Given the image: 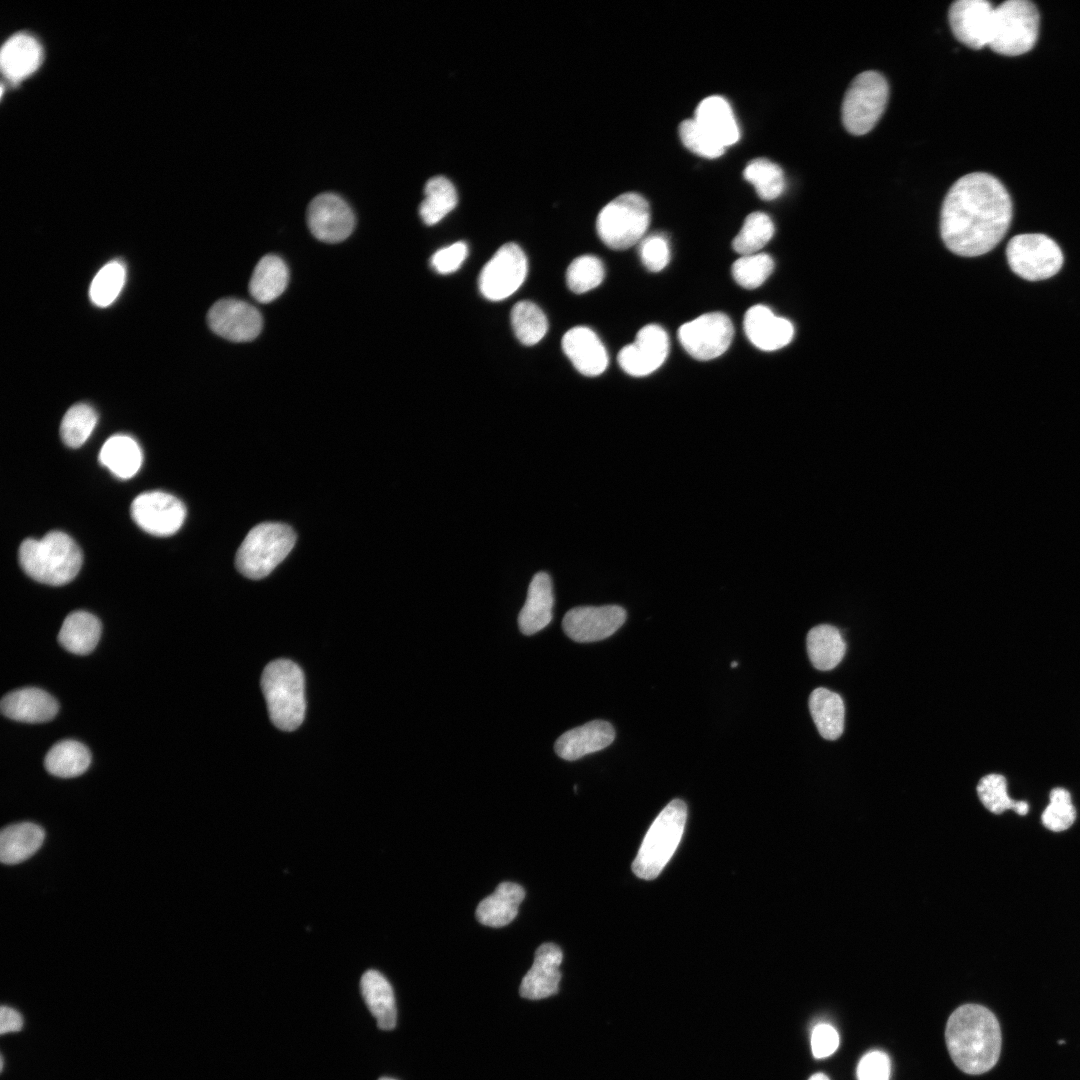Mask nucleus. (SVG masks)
I'll list each match as a JSON object with an SVG mask.
<instances>
[{
	"instance_id": "nucleus-1",
	"label": "nucleus",
	"mask_w": 1080,
	"mask_h": 1080,
	"mask_svg": "<svg viewBox=\"0 0 1080 1080\" xmlns=\"http://www.w3.org/2000/svg\"><path fill=\"white\" fill-rule=\"evenodd\" d=\"M1013 215L1004 185L986 172L959 178L948 190L940 212V234L946 247L959 256L990 252L1007 233Z\"/></svg>"
},
{
	"instance_id": "nucleus-2",
	"label": "nucleus",
	"mask_w": 1080,
	"mask_h": 1080,
	"mask_svg": "<svg viewBox=\"0 0 1080 1080\" xmlns=\"http://www.w3.org/2000/svg\"><path fill=\"white\" fill-rule=\"evenodd\" d=\"M945 1038L953 1062L967 1074H983L999 1059L1000 1025L996 1016L982 1005L958 1007L947 1021Z\"/></svg>"
},
{
	"instance_id": "nucleus-3",
	"label": "nucleus",
	"mask_w": 1080,
	"mask_h": 1080,
	"mask_svg": "<svg viewBox=\"0 0 1080 1080\" xmlns=\"http://www.w3.org/2000/svg\"><path fill=\"white\" fill-rule=\"evenodd\" d=\"M23 571L37 582L60 586L72 581L82 565V552L66 533L51 531L41 539L24 540L18 552Z\"/></svg>"
},
{
	"instance_id": "nucleus-4",
	"label": "nucleus",
	"mask_w": 1080,
	"mask_h": 1080,
	"mask_svg": "<svg viewBox=\"0 0 1080 1080\" xmlns=\"http://www.w3.org/2000/svg\"><path fill=\"white\" fill-rule=\"evenodd\" d=\"M305 683L301 668L287 659L270 662L261 676V689L271 722L280 730L293 731L305 716Z\"/></svg>"
},
{
	"instance_id": "nucleus-5",
	"label": "nucleus",
	"mask_w": 1080,
	"mask_h": 1080,
	"mask_svg": "<svg viewBox=\"0 0 1080 1080\" xmlns=\"http://www.w3.org/2000/svg\"><path fill=\"white\" fill-rule=\"evenodd\" d=\"M687 818L686 804L674 799L659 813L633 861L635 875L645 880L656 878L677 849Z\"/></svg>"
},
{
	"instance_id": "nucleus-6",
	"label": "nucleus",
	"mask_w": 1080,
	"mask_h": 1080,
	"mask_svg": "<svg viewBox=\"0 0 1080 1080\" xmlns=\"http://www.w3.org/2000/svg\"><path fill=\"white\" fill-rule=\"evenodd\" d=\"M296 534L287 524L264 522L253 527L237 550L235 564L245 577L269 575L294 547Z\"/></svg>"
},
{
	"instance_id": "nucleus-7",
	"label": "nucleus",
	"mask_w": 1080,
	"mask_h": 1080,
	"mask_svg": "<svg viewBox=\"0 0 1080 1080\" xmlns=\"http://www.w3.org/2000/svg\"><path fill=\"white\" fill-rule=\"evenodd\" d=\"M650 223L646 199L633 192L619 195L605 205L597 216L596 230L611 249L624 250L640 242Z\"/></svg>"
},
{
	"instance_id": "nucleus-8",
	"label": "nucleus",
	"mask_w": 1080,
	"mask_h": 1080,
	"mask_svg": "<svg viewBox=\"0 0 1080 1080\" xmlns=\"http://www.w3.org/2000/svg\"><path fill=\"white\" fill-rule=\"evenodd\" d=\"M1040 16L1028 0H1008L994 10L989 47L996 53L1018 56L1030 51L1038 38Z\"/></svg>"
},
{
	"instance_id": "nucleus-9",
	"label": "nucleus",
	"mask_w": 1080,
	"mask_h": 1080,
	"mask_svg": "<svg viewBox=\"0 0 1080 1080\" xmlns=\"http://www.w3.org/2000/svg\"><path fill=\"white\" fill-rule=\"evenodd\" d=\"M889 98L886 78L877 71H864L850 83L843 98L841 117L853 135L871 131L885 111Z\"/></svg>"
},
{
	"instance_id": "nucleus-10",
	"label": "nucleus",
	"mask_w": 1080,
	"mask_h": 1080,
	"mask_svg": "<svg viewBox=\"0 0 1080 1080\" xmlns=\"http://www.w3.org/2000/svg\"><path fill=\"white\" fill-rule=\"evenodd\" d=\"M1006 257L1011 270L1029 281L1051 278L1059 272L1064 261L1059 245L1040 233L1012 237L1007 244Z\"/></svg>"
},
{
	"instance_id": "nucleus-11",
	"label": "nucleus",
	"mask_w": 1080,
	"mask_h": 1080,
	"mask_svg": "<svg viewBox=\"0 0 1080 1080\" xmlns=\"http://www.w3.org/2000/svg\"><path fill=\"white\" fill-rule=\"evenodd\" d=\"M527 258L515 243L502 245L482 268L479 290L491 301L508 298L524 282L527 275Z\"/></svg>"
},
{
	"instance_id": "nucleus-12",
	"label": "nucleus",
	"mask_w": 1080,
	"mask_h": 1080,
	"mask_svg": "<svg viewBox=\"0 0 1080 1080\" xmlns=\"http://www.w3.org/2000/svg\"><path fill=\"white\" fill-rule=\"evenodd\" d=\"M733 335L731 320L721 312L703 314L678 330L682 347L697 360H711L722 355L729 348Z\"/></svg>"
},
{
	"instance_id": "nucleus-13",
	"label": "nucleus",
	"mask_w": 1080,
	"mask_h": 1080,
	"mask_svg": "<svg viewBox=\"0 0 1080 1080\" xmlns=\"http://www.w3.org/2000/svg\"><path fill=\"white\" fill-rule=\"evenodd\" d=\"M133 521L145 532L155 536L176 533L186 517L185 505L175 496L162 491L138 495L131 503Z\"/></svg>"
},
{
	"instance_id": "nucleus-14",
	"label": "nucleus",
	"mask_w": 1080,
	"mask_h": 1080,
	"mask_svg": "<svg viewBox=\"0 0 1080 1080\" xmlns=\"http://www.w3.org/2000/svg\"><path fill=\"white\" fill-rule=\"evenodd\" d=\"M625 620L626 611L618 605L579 606L565 614L562 628L573 641L589 643L613 635Z\"/></svg>"
},
{
	"instance_id": "nucleus-15",
	"label": "nucleus",
	"mask_w": 1080,
	"mask_h": 1080,
	"mask_svg": "<svg viewBox=\"0 0 1080 1080\" xmlns=\"http://www.w3.org/2000/svg\"><path fill=\"white\" fill-rule=\"evenodd\" d=\"M668 352L666 331L657 324H649L638 331L633 343L620 350L618 363L627 374L642 377L657 370L666 360Z\"/></svg>"
},
{
	"instance_id": "nucleus-16",
	"label": "nucleus",
	"mask_w": 1080,
	"mask_h": 1080,
	"mask_svg": "<svg viewBox=\"0 0 1080 1080\" xmlns=\"http://www.w3.org/2000/svg\"><path fill=\"white\" fill-rule=\"evenodd\" d=\"M307 223L311 233L319 240L337 243L345 240L353 231L355 217L350 206L336 194L316 196L307 209Z\"/></svg>"
},
{
	"instance_id": "nucleus-17",
	"label": "nucleus",
	"mask_w": 1080,
	"mask_h": 1080,
	"mask_svg": "<svg viewBox=\"0 0 1080 1080\" xmlns=\"http://www.w3.org/2000/svg\"><path fill=\"white\" fill-rule=\"evenodd\" d=\"M207 322L214 333L234 342L251 341L262 329L259 311L249 303L233 298L214 303Z\"/></svg>"
},
{
	"instance_id": "nucleus-18",
	"label": "nucleus",
	"mask_w": 1080,
	"mask_h": 1080,
	"mask_svg": "<svg viewBox=\"0 0 1080 1080\" xmlns=\"http://www.w3.org/2000/svg\"><path fill=\"white\" fill-rule=\"evenodd\" d=\"M995 7L986 0H958L951 4L948 20L954 36L972 49L990 43Z\"/></svg>"
},
{
	"instance_id": "nucleus-19",
	"label": "nucleus",
	"mask_w": 1080,
	"mask_h": 1080,
	"mask_svg": "<svg viewBox=\"0 0 1080 1080\" xmlns=\"http://www.w3.org/2000/svg\"><path fill=\"white\" fill-rule=\"evenodd\" d=\"M563 953L556 944L544 943L535 952L533 964L523 977L519 992L523 998L539 1000L556 994L561 980Z\"/></svg>"
},
{
	"instance_id": "nucleus-20",
	"label": "nucleus",
	"mask_w": 1080,
	"mask_h": 1080,
	"mask_svg": "<svg viewBox=\"0 0 1080 1080\" xmlns=\"http://www.w3.org/2000/svg\"><path fill=\"white\" fill-rule=\"evenodd\" d=\"M744 331L750 342L764 351H774L788 345L794 335L792 323L776 316L770 308L755 305L744 316Z\"/></svg>"
},
{
	"instance_id": "nucleus-21",
	"label": "nucleus",
	"mask_w": 1080,
	"mask_h": 1080,
	"mask_svg": "<svg viewBox=\"0 0 1080 1080\" xmlns=\"http://www.w3.org/2000/svg\"><path fill=\"white\" fill-rule=\"evenodd\" d=\"M562 349L573 366L585 376L602 374L608 365L607 351L588 327L577 326L568 330L562 338Z\"/></svg>"
},
{
	"instance_id": "nucleus-22",
	"label": "nucleus",
	"mask_w": 1080,
	"mask_h": 1080,
	"mask_svg": "<svg viewBox=\"0 0 1080 1080\" xmlns=\"http://www.w3.org/2000/svg\"><path fill=\"white\" fill-rule=\"evenodd\" d=\"M615 739L613 726L604 720H593L563 733L555 742L556 754L574 761L608 747Z\"/></svg>"
},
{
	"instance_id": "nucleus-23",
	"label": "nucleus",
	"mask_w": 1080,
	"mask_h": 1080,
	"mask_svg": "<svg viewBox=\"0 0 1080 1080\" xmlns=\"http://www.w3.org/2000/svg\"><path fill=\"white\" fill-rule=\"evenodd\" d=\"M1 712L7 718L24 723H43L52 720L59 709L58 703L46 691L26 687L6 694L0 703Z\"/></svg>"
},
{
	"instance_id": "nucleus-24",
	"label": "nucleus",
	"mask_w": 1080,
	"mask_h": 1080,
	"mask_svg": "<svg viewBox=\"0 0 1080 1080\" xmlns=\"http://www.w3.org/2000/svg\"><path fill=\"white\" fill-rule=\"evenodd\" d=\"M554 605L553 586L548 573H536L528 587L526 601L518 615L519 630L533 635L544 629L552 620Z\"/></svg>"
},
{
	"instance_id": "nucleus-25",
	"label": "nucleus",
	"mask_w": 1080,
	"mask_h": 1080,
	"mask_svg": "<svg viewBox=\"0 0 1080 1080\" xmlns=\"http://www.w3.org/2000/svg\"><path fill=\"white\" fill-rule=\"evenodd\" d=\"M42 48L30 34L17 33L2 46L1 68L11 81H20L32 74L40 65Z\"/></svg>"
},
{
	"instance_id": "nucleus-26",
	"label": "nucleus",
	"mask_w": 1080,
	"mask_h": 1080,
	"mask_svg": "<svg viewBox=\"0 0 1080 1080\" xmlns=\"http://www.w3.org/2000/svg\"><path fill=\"white\" fill-rule=\"evenodd\" d=\"M525 897V890L514 882H502L476 908L477 920L489 927H503L512 922Z\"/></svg>"
},
{
	"instance_id": "nucleus-27",
	"label": "nucleus",
	"mask_w": 1080,
	"mask_h": 1080,
	"mask_svg": "<svg viewBox=\"0 0 1080 1080\" xmlns=\"http://www.w3.org/2000/svg\"><path fill=\"white\" fill-rule=\"evenodd\" d=\"M695 121L725 148L740 137L739 127L729 103L721 96H709L696 108Z\"/></svg>"
},
{
	"instance_id": "nucleus-28",
	"label": "nucleus",
	"mask_w": 1080,
	"mask_h": 1080,
	"mask_svg": "<svg viewBox=\"0 0 1080 1080\" xmlns=\"http://www.w3.org/2000/svg\"><path fill=\"white\" fill-rule=\"evenodd\" d=\"M364 1001L382 1030L396 1026L397 1009L393 989L389 981L378 971H366L360 982Z\"/></svg>"
},
{
	"instance_id": "nucleus-29",
	"label": "nucleus",
	"mask_w": 1080,
	"mask_h": 1080,
	"mask_svg": "<svg viewBox=\"0 0 1080 1080\" xmlns=\"http://www.w3.org/2000/svg\"><path fill=\"white\" fill-rule=\"evenodd\" d=\"M45 838L44 830L32 822L6 826L0 834V859L4 864H18L35 854Z\"/></svg>"
},
{
	"instance_id": "nucleus-30",
	"label": "nucleus",
	"mask_w": 1080,
	"mask_h": 1080,
	"mask_svg": "<svg viewBox=\"0 0 1080 1080\" xmlns=\"http://www.w3.org/2000/svg\"><path fill=\"white\" fill-rule=\"evenodd\" d=\"M101 635V623L86 611L70 613L60 628L58 641L67 651L85 655L96 647Z\"/></svg>"
},
{
	"instance_id": "nucleus-31",
	"label": "nucleus",
	"mask_w": 1080,
	"mask_h": 1080,
	"mask_svg": "<svg viewBox=\"0 0 1080 1080\" xmlns=\"http://www.w3.org/2000/svg\"><path fill=\"white\" fill-rule=\"evenodd\" d=\"M142 451L135 439L125 434L111 436L103 444L100 463L120 479L133 477L141 467Z\"/></svg>"
},
{
	"instance_id": "nucleus-32",
	"label": "nucleus",
	"mask_w": 1080,
	"mask_h": 1080,
	"mask_svg": "<svg viewBox=\"0 0 1080 1080\" xmlns=\"http://www.w3.org/2000/svg\"><path fill=\"white\" fill-rule=\"evenodd\" d=\"M809 709L820 735L827 740L839 738L844 728V703L840 695L826 688H816L809 698Z\"/></svg>"
},
{
	"instance_id": "nucleus-33",
	"label": "nucleus",
	"mask_w": 1080,
	"mask_h": 1080,
	"mask_svg": "<svg viewBox=\"0 0 1080 1080\" xmlns=\"http://www.w3.org/2000/svg\"><path fill=\"white\" fill-rule=\"evenodd\" d=\"M289 273L285 262L276 255H266L256 264L249 283L252 297L269 303L285 290Z\"/></svg>"
},
{
	"instance_id": "nucleus-34",
	"label": "nucleus",
	"mask_w": 1080,
	"mask_h": 1080,
	"mask_svg": "<svg viewBox=\"0 0 1080 1080\" xmlns=\"http://www.w3.org/2000/svg\"><path fill=\"white\" fill-rule=\"evenodd\" d=\"M845 651V641L836 627L822 624L808 632L807 652L816 669L822 671L833 669L840 663Z\"/></svg>"
},
{
	"instance_id": "nucleus-35",
	"label": "nucleus",
	"mask_w": 1080,
	"mask_h": 1080,
	"mask_svg": "<svg viewBox=\"0 0 1080 1080\" xmlns=\"http://www.w3.org/2000/svg\"><path fill=\"white\" fill-rule=\"evenodd\" d=\"M91 763L90 751L75 740L54 744L44 759L46 770L57 777L71 778L83 774Z\"/></svg>"
},
{
	"instance_id": "nucleus-36",
	"label": "nucleus",
	"mask_w": 1080,
	"mask_h": 1080,
	"mask_svg": "<svg viewBox=\"0 0 1080 1080\" xmlns=\"http://www.w3.org/2000/svg\"><path fill=\"white\" fill-rule=\"evenodd\" d=\"M424 192L425 198L419 206V214L427 225L438 223L457 205L456 189L444 176L429 179Z\"/></svg>"
},
{
	"instance_id": "nucleus-37",
	"label": "nucleus",
	"mask_w": 1080,
	"mask_h": 1080,
	"mask_svg": "<svg viewBox=\"0 0 1080 1080\" xmlns=\"http://www.w3.org/2000/svg\"><path fill=\"white\" fill-rule=\"evenodd\" d=\"M511 324L517 339L528 346L537 344L548 330L544 312L531 301H520L514 305Z\"/></svg>"
},
{
	"instance_id": "nucleus-38",
	"label": "nucleus",
	"mask_w": 1080,
	"mask_h": 1080,
	"mask_svg": "<svg viewBox=\"0 0 1080 1080\" xmlns=\"http://www.w3.org/2000/svg\"><path fill=\"white\" fill-rule=\"evenodd\" d=\"M774 230V224L767 214L753 212L746 217L742 228L733 239L732 247L742 256L756 254L770 241Z\"/></svg>"
},
{
	"instance_id": "nucleus-39",
	"label": "nucleus",
	"mask_w": 1080,
	"mask_h": 1080,
	"mask_svg": "<svg viewBox=\"0 0 1080 1080\" xmlns=\"http://www.w3.org/2000/svg\"><path fill=\"white\" fill-rule=\"evenodd\" d=\"M744 178L750 182L763 200H773L784 190V173L779 165L766 158L750 161L744 169Z\"/></svg>"
},
{
	"instance_id": "nucleus-40",
	"label": "nucleus",
	"mask_w": 1080,
	"mask_h": 1080,
	"mask_svg": "<svg viewBox=\"0 0 1080 1080\" xmlns=\"http://www.w3.org/2000/svg\"><path fill=\"white\" fill-rule=\"evenodd\" d=\"M977 793L982 804L994 814H1001L1005 810L1012 809L1024 816L1029 811L1026 801H1015L1008 796L1007 781L1000 774H989L981 778Z\"/></svg>"
},
{
	"instance_id": "nucleus-41",
	"label": "nucleus",
	"mask_w": 1080,
	"mask_h": 1080,
	"mask_svg": "<svg viewBox=\"0 0 1080 1080\" xmlns=\"http://www.w3.org/2000/svg\"><path fill=\"white\" fill-rule=\"evenodd\" d=\"M97 418L96 411L86 403L71 406L60 424L63 443L71 448L83 445L94 430Z\"/></svg>"
},
{
	"instance_id": "nucleus-42",
	"label": "nucleus",
	"mask_w": 1080,
	"mask_h": 1080,
	"mask_svg": "<svg viewBox=\"0 0 1080 1080\" xmlns=\"http://www.w3.org/2000/svg\"><path fill=\"white\" fill-rule=\"evenodd\" d=\"M126 278V269L122 262L114 260L105 264L95 275L90 285L89 295L94 305L107 307L120 294Z\"/></svg>"
},
{
	"instance_id": "nucleus-43",
	"label": "nucleus",
	"mask_w": 1080,
	"mask_h": 1080,
	"mask_svg": "<svg viewBox=\"0 0 1080 1080\" xmlns=\"http://www.w3.org/2000/svg\"><path fill=\"white\" fill-rule=\"evenodd\" d=\"M604 266L594 255H582L568 266L566 281L569 289L577 294L596 288L603 281Z\"/></svg>"
},
{
	"instance_id": "nucleus-44",
	"label": "nucleus",
	"mask_w": 1080,
	"mask_h": 1080,
	"mask_svg": "<svg viewBox=\"0 0 1080 1080\" xmlns=\"http://www.w3.org/2000/svg\"><path fill=\"white\" fill-rule=\"evenodd\" d=\"M774 269L770 255L756 253L738 258L732 265V276L737 284L746 289L761 286Z\"/></svg>"
},
{
	"instance_id": "nucleus-45",
	"label": "nucleus",
	"mask_w": 1080,
	"mask_h": 1080,
	"mask_svg": "<svg viewBox=\"0 0 1080 1080\" xmlns=\"http://www.w3.org/2000/svg\"><path fill=\"white\" fill-rule=\"evenodd\" d=\"M1050 803L1042 813L1043 825L1051 831L1061 832L1072 826L1076 819V810L1070 793L1064 788L1051 790Z\"/></svg>"
},
{
	"instance_id": "nucleus-46",
	"label": "nucleus",
	"mask_w": 1080,
	"mask_h": 1080,
	"mask_svg": "<svg viewBox=\"0 0 1080 1080\" xmlns=\"http://www.w3.org/2000/svg\"><path fill=\"white\" fill-rule=\"evenodd\" d=\"M679 135L683 144L699 156L716 158L725 151V147L707 133L695 119L682 121L679 126Z\"/></svg>"
},
{
	"instance_id": "nucleus-47",
	"label": "nucleus",
	"mask_w": 1080,
	"mask_h": 1080,
	"mask_svg": "<svg viewBox=\"0 0 1080 1080\" xmlns=\"http://www.w3.org/2000/svg\"><path fill=\"white\" fill-rule=\"evenodd\" d=\"M639 254L643 265L652 272L664 269L670 260L667 238L662 234L644 237L639 244Z\"/></svg>"
},
{
	"instance_id": "nucleus-48",
	"label": "nucleus",
	"mask_w": 1080,
	"mask_h": 1080,
	"mask_svg": "<svg viewBox=\"0 0 1080 1080\" xmlns=\"http://www.w3.org/2000/svg\"><path fill=\"white\" fill-rule=\"evenodd\" d=\"M468 254L465 242H455L436 251L431 258L432 268L440 274H449L460 268Z\"/></svg>"
},
{
	"instance_id": "nucleus-49",
	"label": "nucleus",
	"mask_w": 1080,
	"mask_h": 1080,
	"mask_svg": "<svg viewBox=\"0 0 1080 1080\" xmlns=\"http://www.w3.org/2000/svg\"><path fill=\"white\" fill-rule=\"evenodd\" d=\"M890 1060L882 1051L864 1055L857 1066L858 1080H889Z\"/></svg>"
},
{
	"instance_id": "nucleus-50",
	"label": "nucleus",
	"mask_w": 1080,
	"mask_h": 1080,
	"mask_svg": "<svg viewBox=\"0 0 1080 1080\" xmlns=\"http://www.w3.org/2000/svg\"><path fill=\"white\" fill-rule=\"evenodd\" d=\"M839 1045V1035L836 1029L821 1023L812 1031L811 1048L815 1058H825L833 1054Z\"/></svg>"
},
{
	"instance_id": "nucleus-51",
	"label": "nucleus",
	"mask_w": 1080,
	"mask_h": 1080,
	"mask_svg": "<svg viewBox=\"0 0 1080 1080\" xmlns=\"http://www.w3.org/2000/svg\"><path fill=\"white\" fill-rule=\"evenodd\" d=\"M23 1027L22 1015L15 1009L2 1006L0 1011V1032L5 1034L8 1032L20 1031Z\"/></svg>"
},
{
	"instance_id": "nucleus-52",
	"label": "nucleus",
	"mask_w": 1080,
	"mask_h": 1080,
	"mask_svg": "<svg viewBox=\"0 0 1080 1080\" xmlns=\"http://www.w3.org/2000/svg\"><path fill=\"white\" fill-rule=\"evenodd\" d=\"M809 1080H829V1078L823 1073H816L812 1075Z\"/></svg>"
},
{
	"instance_id": "nucleus-53",
	"label": "nucleus",
	"mask_w": 1080,
	"mask_h": 1080,
	"mask_svg": "<svg viewBox=\"0 0 1080 1080\" xmlns=\"http://www.w3.org/2000/svg\"><path fill=\"white\" fill-rule=\"evenodd\" d=\"M737 666H738V663H737V662H735V661H734V662H732V663H731V667H732V668H734V667H737Z\"/></svg>"
},
{
	"instance_id": "nucleus-54",
	"label": "nucleus",
	"mask_w": 1080,
	"mask_h": 1080,
	"mask_svg": "<svg viewBox=\"0 0 1080 1080\" xmlns=\"http://www.w3.org/2000/svg\"><path fill=\"white\" fill-rule=\"evenodd\" d=\"M379 1080H395V1079L383 1077V1078H380Z\"/></svg>"
},
{
	"instance_id": "nucleus-55",
	"label": "nucleus",
	"mask_w": 1080,
	"mask_h": 1080,
	"mask_svg": "<svg viewBox=\"0 0 1080 1080\" xmlns=\"http://www.w3.org/2000/svg\"><path fill=\"white\" fill-rule=\"evenodd\" d=\"M1057 1043H1058V1044H1065L1066 1042H1065V1040L1061 1039V1040H1059V1041H1058Z\"/></svg>"
},
{
	"instance_id": "nucleus-56",
	"label": "nucleus",
	"mask_w": 1080,
	"mask_h": 1080,
	"mask_svg": "<svg viewBox=\"0 0 1080 1080\" xmlns=\"http://www.w3.org/2000/svg\"><path fill=\"white\" fill-rule=\"evenodd\" d=\"M3 1064H4V1061H3V1057L1 1056V1070L3 1069Z\"/></svg>"
}]
</instances>
